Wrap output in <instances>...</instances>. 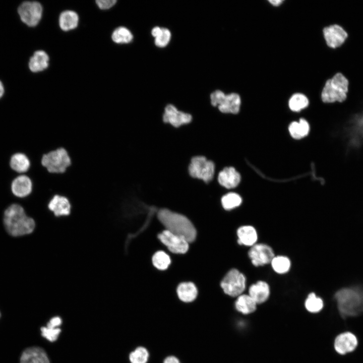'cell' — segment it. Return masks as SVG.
I'll use <instances>...</instances> for the list:
<instances>
[{"label":"cell","mask_w":363,"mask_h":363,"mask_svg":"<svg viewBox=\"0 0 363 363\" xmlns=\"http://www.w3.org/2000/svg\"><path fill=\"white\" fill-rule=\"evenodd\" d=\"M4 223L8 232L14 236L31 233L36 225L34 220L27 216L24 208L16 204L10 205L5 210Z\"/></svg>","instance_id":"obj_1"},{"label":"cell","mask_w":363,"mask_h":363,"mask_svg":"<svg viewBox=\"0 0 363 363\" xmlns=\"http://www.w3.org/2000/svg\"><path fill=\"white\" fill-rule=\"evenodd\" d=\"M337 309L343 318L363 314V289L343 288L335 294Z\"/></svg>","instance_id":"obj_2"},{"label":"cell","mask_w":363,"mask_h":363,"mask_svg":"<svg viewBox=\"0 0 363 363\" xmlns=\"http://www.w3.org/2000/svg\"><path fill=\"white\" fill-rule=\"evenodd\" d=\"M157 216L166 230L184 237L189 243L195 239L196 229L186 216L167 209H160Z\"/></svg>","instance_id":"obj_3"},{"label":"cell","mask_w":363,"mask_h":363,"mask_svg":"<svg viewBox=\"0 0 363 363\" xmlns=\"http://www.w3.org/2000/svg\"><path fill=\"white\" fill-rule=\"evenodd\" d=\"M42 165L51 173H65L72 164V160L68 151L59 147L44 154L41 159Z\"/></svg>","instance_id":"obj_4"},{"label":"cell","mask_w":363,"mask_h":363,"mask_svg":"<svg viewBox=\"0 0 363 363\" xmlns=\"http://www.w3.org/2000/svg\"><path fill=\"white\" fill-rule=\"evenodd\" d=\"M348 86L347 79L341 73L336 74L326 81L321 93L322 101L325 103L343 101L347 97Z\"/></svg>","instance_id":"obj_5"},{"label":"cell","mask_w":363,"mask_h":363,"mask_svg":"<svg viewBox=\"0 0 363 363\" xmlns=\"http://www.w3.org/2000/svg\"><path fill=\"white\" fill-rule=\"evenodd\" d=\"M210 100L212 105L218 106L221 112L236 114L239 112L241 100L236 93L226 95L220 90H216L211 94Z\"/></svg>","instance_id":"obj_6"},{"label":"cell","mask_w":363,"mask_h":363,"mask_svg":"<svg viewBox=\"0 0 363 363\" xmlns=\"http://www.w3.org/2000/svg\"><path fill=\"white\" fill-rule=\"evenodd\" d=\"M246 279L245 275L237 269H232L224 277L221 287L226 294L238 296L246 288Z\"/></svg>","instance_id":"obj_7"},{"label":"cell","mask_w":363,"mask_h":363,"mask_svg":"<svg viewBox=\"0 0 363 363\" xmlns=\"http://www.w3.org/2000/svg\"><path fill=\"white\" fill-rule=\"evenodd\" d=\"M214 170V163L202 156L193 157L189 167V173L191 176L201 179L205 183H208L212 179Z\"/></svg>","instance_id":"obj_8"},{"label":"cell","mask_w":363,"mask_h":363,"mask_svg":"<svg viewBox=\"0 0 363 363\" xmlns=\"http://www.w3.org/2000/svg\"><path fill=\"white\" fill-rule=\"evenodd\" d=\"M18 12L22 21L30 27H34L39 22L42 7L37 2H25L20 5Z\"/></svg>","instance_id":"obj_9"},{"label":"cell","mask_w":363,"mask_h":363,"mask_svg":"<svg viewBox=\"0 0 363 363\" xmlns=\"http://www.w3.org/2000/svg\"><path fill=\"white\" fill-rule=\"evenodd\" d=\"M248 255L255 266H261L271 263L275 256L273 250L265 244H256L249 251Z\"/></svg>","instance_id":"obj_10"},{"label":"cell","mask_w":363,"mask_h":363,"mask_svg":"<svg viewBox=\"0 0 363 363\" xmlns=\"http://www.w3.org/2000/svg\"><path fill=\"white\" fill-rule=\"evenodd\" d=\"M358 345V339L355 334L350 331H345L338 334L334 340L335 351L341 355L353 352Z\"/></svg>","instance_id":"obj_11"},{"label":"cell","mask_w":363,"mask_h":363,"mask_svg":"<svg viewBox=\"0 0 363 363\" xmlns=\"http://www.w3.org/2000/svg\"><path fill=\"white\" fill-rule=\"evenodd\" d=\"M159 240L173 253L184 254L189 249V242L183 237L165 230L158 235Z\"/></svg>","instance_id":"obj_12"},{"label":"cell","mask_w":363,"mask_h":363,"mask_svg":"<svg viewBox=\"0 0 363 363\" xmlns=\"http://www.w3.org/2000/svg\"><path fill=\"white\" fill-rule=\"evenodd\" d=\"M47 208L55 217H64L71 214L72 204L67 197L55 194L49 200Z\"/></svg>","instance_id":"obj_13"},{"label":"cell","mask_w":363,"mask_h":363,"mask_svg":"<svg viewBox=\"0 0 363 363\" xmlns=\"http://www.w3.org/2000/svg\"><path fill=\"white\" fill-rule=\"evenodd\" d=\"M192 119L191 114L178 110L172 104H168L165 107L163 115L164 122L169 123L174 127H178L183 124H188L191 122Z\"/></svg>","instance_id":"obj_14"},{"label":"cell","mask_w":363,"mask_h":363,"mask_svg":"<svg viewBox=\"0 0 363 363\" xmlns=\"http://www.w3.org/2000/svg\"><path fill=\"white\" fill-rule=\"evenodd\" d=\"M323 34L327 44L330 47L340 46L347 37L346 32L338 25H332L323 29Z\"/></svg>","instance_id":"obj_15"},{"label":"cell","mask_w":363,"mask_h":363,"mask_svg":"<svg viewBox=\"0 0 363 363\" xmlns=\"http://www.w3.org/2000/svg\"><path fill=\"white\" fill-rule=\"evenodd\" d=\"M20 363H50L44 349L39 347H30L22 353Z\"/></svg>","instance_id":"obj_16"},{"label":"cell","mask_w":363,"mask_h":363,"mask_svg":"<svg viewBox=\"0 0 363 363\" xmlns=\"http://www.w3.org/2000/svg\"><path fill=\"white\" fill-rule=\"evenodd\" d=\"M32 182L28 176L21 175L16 177L12 183L11 190L13 194L20 198L28 196L32 191Z\"/></svg>","instance_id":"obj_17"},{"label":"cell","mask_w":363,"mask_h":363,"mask_svg":"<svg viewBox=\"0 0 363 363\" xmlns=\"http://www.w3.org/2000/svg\"><path fill=\"white\" fill-rule=\"evenodd\" d=\"M219 183L227 189L236 187L240 181L239 173L232 167L224 168L218 176Z\"/></svg>","instance_id":"obj_18"},{"label":"cell","mask_w":363,"mask_h":363,"mask_svg":"<svg viewBox=\"0 0 363 363\" xmlns=\"http://www.w3.org/2000/svg\"><path fill=\"white\" fill-rule=\"evenodd\" d=\"M249 295L258 304L265 302L270 295V287L268 283L263 281H258L250 286Z\"/></svg>","instance_id":"obj_19"},{"label":"cell","mask_w":363,"mask_h":363,"mask_svg":"<svg viewBox=\"0 0 363 363\" xmlns=\"http://www.w3.org/2000/svg\"><path fill=\"white\" fill-rule=\"evenodd\" d=\"M237 242L239 245L252 247L256 244L258 239L256 229L251 225H244L237 230Z\"/></svg>","instance_id":"obj_20"},{"label":"cell","mask_w":363,"mask_h":363,"mask_svg":"<svg viewBox=\"0 0 363 363\" xmlns=\"http://www.w3.org/2000/svg\"><path fill=\"white\" fill-rule=\"evenodd\" d=\"M48 61L49 57L45 51H36L30 59L29 69L32 72L35 73L42 71L48 67Z\"/></svg>","instance_id":"obj_21"},{"label":"cell","mask_w":363,"mask_h":363,"mask_svg":"<svg viewBox=\"0 0 363 363\" xmlns=\"http://www.w3.org/2000/svg\"><path fill=\"white\" fill-rule=\"evenodd\" d=\"M177 293L182 301L189 302L193 301L196 298L198 290L193 283L183 282L178 286Z\"/></svg>","instance_id":"obj_22"},{"label":"cell","mask_w":363,"mask_h":363,"mask_svg":"<svg viewBox=\"0 0 363 363\" xmlns=\"http://www.w3.org/2000/svg\"><path fill=\"white\" fill-rule=\"evenodd\" d=\"M79 21L77 14L72 11L62 12L59 18V25L60 28L65 31H69L77 27Z\"/></svg>","instance_id":"obj_23"},{"label":"cell","mask_w":363,"mask_h":363,"mask_svg":"<svg viewBox=\"0 0 363 363\" xmlns=\"http://www.w3.org/2000/svg\"><path fill=\"white\" fill-rule=\"evenodd\" d=\"M256 302L249 294H240L235 302L237 311L244 314H249L256 309Z\"/></svg>","instance_id":"obj_24"},{"label":"cell","mask_w":363,"mask_h":363,"mask_svg":"<svg viewBox=\"0 0 363 363\" xmlns=\"http://www.w3.org/2000/svg\"><path fill=\"white\" fill-rule=\"evenodd\" d=\"M10 164L12 169L15 171L24 173L29 169L30 161L25 154L17 153L11 157Z\"/></svg>","instance_id":"obj_25"},{"label":"cell","mask_w":363,"mask_h":363,"mask_svg":"<svg viewBox=\"0 0 363 363\" xmlns=\"http://www.w3.org/2000/svg\"><path fill=\"white\" fill-rule=\"evenodd\" d=\"M288 130L292 138L300 139L309 134L310 126L306 119L300 118L298 122L291 123L289 126Z\"/></svg>","instance_id":"obj_26"},{"label":"cell","mask_w":363,"mask_h":363,"mask_svg":"<svg viewBox=\"0 0 363 363\" xmlns=\"http://www.w3.org/2000/svg\"><path fill=\"white\" fill-rule=\"evenodd\" d=\"M270 263L274 271L278 274L287 273L291 266L289 259L284 256H274Z\"/></svg>","instance_id":"obj_27"},{"label":"cell","mask_w":363,"mask_h":363,"mask_svg":"<svg viewBox=\"0 0 363 363\" xmlns=\"http://www.w3.org/2000/svg\"><path fill=\"white\" fill-rule=\"evenodd\" d=\"M306 309L312 313L320 312L324 307V302L322 299L316 295L315 293H310L305 303Z\"/></svg>","instance_id":"obj_28"},{"label":"cell","mask_w":363,"mask_h":363,"mask_svg":"<svg viewBox=\"0 0 363 363\" xmlns=\"http://www.w3.org/2000/svg\"><path fill=\"white\" fill-rule=\"evenodd\" d=\"M309 104V100L306 96L301 93L294 94L290 98L288 105L290 109L298 112L305 108Z\"/></svg>","instance_id":"obj_29"},{"label":"cell","mask_w":363,"mask_h":363,"mask_svg":"<svg viewBox=\"0 0 363 363\" xmlns=\"http://www.w3.org/2000/svg\"><path fill=\"white\" fill-rule=\"evenodd\" d=\"M363 140V113L358 115L354 119L353 132L352 134L351 143L353 146H357Z\"/></svg>","instance_id":"obj_30"},{"label":"cell","mask_w":363,"mask_h":363,"mask_svg":"<svg viewBox=\"0 0 363 363\" xmlns=\"http://www.w3.org/2000/svg\"><path fill=\"white\" fill-rule=\"evenodd\" d=\"M111 38L116 43H128L132 40L133 36L128 29L120 27L113 32Z\"/></svg>","instance_id":"obj_31"},{"label":"cell","mask_w":363,"mask_h":363,"mask_svg":"<svg viewBox=\"0 0 363 363\" xmlns=\"http://www.w3.org/2000/svg\"><path fill=\"white\" fill-rule=\"evenodd\" d=\"M242 202L240 196L235 193H229L223 196L221 203L225 210H231L239 206Z\"/></svg>","instance_id":"obj_32"},{"label":"cell","mask_w":363,"mask_h":363,"mask_svg":"<svg viewBox=\"0 0 363 363\" xmlns=\"http://www.w3.org/2000/svg\"><path fill=\"white\" fill-rule=\"evenodd\" d=\"M149 354L144 347L139 346L136 348L129 355V359L131 363H147Z\"/></svg>","instance_id":"obj_33"},{"label":"cell","mask_w":363,"mask_h":363,"mask_svg":"<svg viewBox=\"0 0 363 363\" xmlns=\"http://www.w3.org/2000/svg\"><path fill=\"white\" fill-rule=\"evenodd\" d=\"M154 266L160 270L166 269L170 263V257L163 251L156 252L153 256Z\"/></svg>","instance_id":"obj_34"},{"label":"cell","mask_w":363,"mask_h":363,"mask_svg":"<svg viewBox=\"0 0 363 363\" xmlns=\"http://www.w3.org/2000/svg\"><path fill=\"white\" fill-rule=\"evenodd\" d=\"M41 335L50 342L56 341L61 332L59 328H50L48 327H42L40 329Z\"/></svg>","instance_id":"obj_35"},{"label":"cell","mask_w":363,"mask_h":363,"mask_svg":"<svg viewBox=\"0 0 363 363\" xmlns=\"http://www.w3.org/2000/svg\"><path fill=\"white\" fill-rule=\"evenodd\" d=\"M171 38L170 31L165 28H162L160 34L155 38V44L159 47H164L169 43Z\"/></svg>","instance_id":"obj_36"},{"label":"cell","mask_w":363,"mask_h":363,"mask_svg":"<svg viewBox=\"0 0 363 363\" xmlns=\"http://www.w3.org/2000/svg\"><path fill=\"white\" fill-rule=\"evenodd\" d=\"M96 3L99 8L102 10L111 8L116 3L115 0H98Z\"/></svg>","instance_id":"obj_37"},{"label":"cell","mask_w":363,"mask_h":363,"mask_svg":"<svg viewBox=\"0 0 363 363\" xmlns=\"http://www.w3.org/2000/svg\"><path fill=\"white\" fill-rule=\"evenodd\" d=\"M62 323V319L58 316L52 317L47 324L46 327L50 328H58Z\"/></svg>","instance_id":"obj_38"},{"label":"cell","mask_w":363,"mask_h":363,"mask_svg":"<svg viewBox=\"0 0 363 363\" xmlns=\"http://www.w3.org/2000/svg\"><path fill=\"white\" fill-rule=\"evenodd\" d=\"M163 363H180L179 360L174 356L167 357L164 360Z\"/></svg>","instance_id":"obj_39"},{"label":"cell","mask_w":363,"mask_h":363,"mask_svg":"<svg viewBox=\"0 0 363 363\" xmlns=\"http://www.w3.org/2000/svg\"><path fill=\"white\" fill-rule=\"evenodd\" d=\"M162 28L159 27H154L151 31V34L154 37H157L161 32Z\"/></svg>","instance_id":"obj_40"},{"label":"cell","mask_w":363,"mask_h":363,"mask_svg":"<svg viewBox=\"0 0 363 363\" xmlns=\"http://www.w3.org/2000/svg\"><path fill=\"white\" fill-rule=\"evenodd\" d=\"M269 2L272 5H273L274 6H278L283 2V1H282V0H269Z\"/></svg>","instance_id":"obj_41"},{"label":"cell","mask_w":363,"mask_h":363,"mask_svg":"<svg viewBox=\"0 0 363 363\" xmlns=\"http://www.w3.org/2000/svg\"><path fill=\"white\" fill-rule=\"evenodd\" d=\"M4 93V88L2 83L0 81V98L3 96Z\"/></svg>","instance_id":"obj_42"},{"label":"cell","mask_w":363,"mask_h":363,"mask_svg":"<svg viewBox=\"0 0 363 363\" xmlns=\"http://www.w3.org/2000/svg\"><path fill=\"white\" fill-rule=\"evenodd\" d=\"M0 316H1V315H0Z\"/></svg>","instance_id":"obj_43"}]
</instances>
